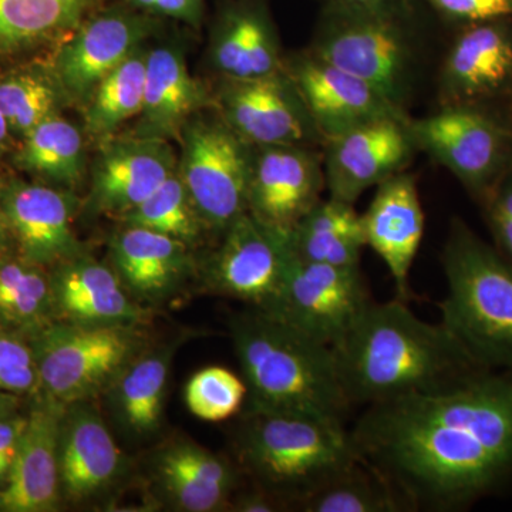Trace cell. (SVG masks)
I'll use <instances>...</instances> for the list:
<instances>
[{"label":"cell","instance_id":"cell-1","mask_svg":"<svg viewBox=\"0 0 512 512\" xmlns=\"http://www.w3.org/2000/svg\"><path fill=\"white\" fill-rule=\"evenodd\" d=\"M349 433L410 511L467 510L512 484V370L369 404Z\"/></svg>","mask_w":512,"mask_h":512},{"label":"cell","instance_id":"cell-2","mask_svg":"<svg viewBox=\"0 0 512 512\" xmlns=\"http://www.w3.org/2000/svg\"><path fill=\"white\" fill-rule=\"evenodd\" d=\"M407 303L373 301L332 348L352 407L443 392L490 372L441 323L420 319Z\"/></svg>","mask_w":512,"mask_h":512},{"label":"cell","instance_id":"cell-3","mask_svg":"<svg viewBox=\"0 0 512 512\" xmlns=\"http://www.w3.org/2000/svg\"><path fill=\"white\" fill-rule=\"evenodd\" d=\"M436 18L423 0L322 6L308 50L407 113L426 72Z\"/></svg>","mask_w":512,"mask_h":512},{"label":"cell","instance_id":"cell-4","mask_svg":"<svg viewBox=\"0 0 512 512\" xmlns=\"http://www.w3.org/2000/svg\"><path fill=\"white\" fill-rule=\"evenodd\" d=\"M228 328L247 384V409L306 413L346 423L352 404L330 346L251 306L231 316Z\"/></svg>","mask_w":512,"mask_h":512},{"label":"cell","instance_id":"cell-5","mask_svg":"<svg viewBox=\"0 0 512 512\" xmlns=\"http://www.w3.org/2000/svg\"><path fill=\"white\" fill-rule=\"evenodd\" d=\"M232 446L242 476L295 510L359 461L345 423L306 413L247 409Z\"/></svg>","mask_w":512,"mask_h":512},{"label":"cell","instance_id":"cell-6","mask_svg":"<svg viewBox=\"0 0 512 512\" xmlns=\"http://www.w3.org/2000/svg\"><path fill=\"white\" fill-rule=\"evenodd\" d=\"M441 265V325L487 370H512V264L460 218L451 221Z\"/></svg>","mask_w":512,"mask_h":512},{"label":"cell","instance_id":"cell-7","mask_svg":"<svg viewBox=\"0 0 512 512\" xmlns=\"http://www.w3.org/2000/svg\"><path fill=\"white\" fill-rule=\"evenodd\" d=\"M39 390L50 402H89L107 390L117 373L143 350L136 326H90L53 320L30 342Z\"/></svg>","mask_w":512,"mask_h":512},{"label":"cell","instance_id":"cell-8","mask_svg":"<svg viewBox=\"0 0 512 512\" xmlns=\"http://www.w3.org/2000/svg\"><path fill=\"white\" fill-rule=\"evenodd\" d=\"M372 302L360 265L318 264L295 254L274 295L256 309L335 348Z\"/></svg>","mask_w":512,"mask_h":512},{"label":"cell","instance_id":"cell-9","mask_svg":"<svg viewBox=\"0 0 512 512\" xmlns=\"http://www.w3.org/2000/svg\"><path fill=\"white\" fill-rule=\"evenodd\" d=\"M417 150L446 167L478 201L512 167V124L488 107L448 106L410 119Z\"/></svg>","mask_w":512,"mask_h":512},{"label":"cell","instance_id":"cell-10","mask_svg":"<svg viewBox=\"0 0 512 512\" xmlns=\"http://www.w3.org/2000/svg\"><path fill=\"white\" fill-rule=\"evenodd\" d=\"M254 147L222 119H200L184 127L181 180L205 228L224 234L248 212Z\"/></svg>","mask_w":512,"mask_h":512},{"label":"cell","instance_id":"cell-11","mask_svg":"<svg viewBox=\"0 0 512 512\" xmlns=\"http://www.w3.org/2000/svg\"><path fill=\"white\" fill-rule=\"evenodd\" d=\"M293 255L291 232L268 227L245 212L225 229L202 279L208 291L262 308L281 284Z\"/></svg>","mask_w":512,"mask_h":512},{"label":"cell","instance_id":"cell-12","mask_svg":"<svg viewBox=\"0 0 512 512\" xmlns=\"http://www.w3.org/2000/svg\"><path fill=\"white\" fill-rule=\"evenodd\" d=\"M218 107L222 119L249 146L325 147L286 70L262 79H225Z\"/></svg>","mask_w":512,"mask_h":512},{"label":"cell","instance_id":"cell-13","mask_svg":"<svg viewBox=\"0 0 512 512\" xmlns=\"http://www.w3.org/2000/svg\"><path fill=\"white\" fill-rule=\"evenodd\" d=\"M137 10L104 6L64 40L52 72L64 94L90 99L96 87L137 52L154 26L148 13Z\"/></svg>","mask_w":512,"mask_h":512},{"label":"cell","instance_id":"cell-14","mask_svg":"<svg viewBox=\"0 0 512 512\" xmlns=\"http://www.w3.org/2000/svg\"><path fill=\"white\" fill-rule=\"evenodd\" d=\"M512 94V18L461 25L441 62V107H487Z\"/></svg>","mask_w":512,"mask_h":512},{"label":"cell","instance_id":"cell-15","mask_svg":"<svg viewBox=\"0 0 512 512\" xmlns=\"http://www.w3.org/2000/svg\"><path fill=\"white\" fill-rule=\"evenodd\" d=\"M285 70L326 143L375 121L410 119L369 83L309 50L285 60Z\"/></svg>","mask_w":512,"mask_h":512},{"label":"cell","instance_id":"cell-16","mask_svg":"<svg viewBox=\"0 0 512 512\" xmlns=\"http://www.w3.org/2000/svg\"><path fill=\"white\" fill-rule=\"evenodd\" d=\"M326 188L323 151L316 147H254L248 212L268 227L292 232Z\"/></svg>","mask_w":512,"mask_h":512},{"label":"cell","instance_id":"cell-17","mask_svg":"<svg viewBox=\"0 0 512 512\" xmlns=\"http://www.w3.org/2000/svg\"><path fill=\"white\" fill-rule=\"evenodd\" d=\"M410 119L375 121L329 140L323 147L329 197L355 205L363 192L406 171L419 151L410 134Z\"/></svg>","mask_w":512,"mask_h":512},{"label":"cell","instance_id":"cell-18","mask_svg":"<svg viewBox=\"0 0 512 512\" xmlns=\"http://www.w3.org/2000/svg\"><path fill=\"white\" fill-rule=\"evenodd\" d=\"M2 204L20 258L53 268L82 252L74 235L77 198L72 192L16 180L3 185Z\"/></svg>","mask_w":512,"mask_h":512},{"label":"cell","instance_id":"cell-19","mask_svg":"<svg viewBox=\"0 0 512 512\" xmlns=\"http://www.w3.org/2000/svg\"><path fill=\"white\" fill-rule=\"evenodd\" d=\"M366 247L382 258L396 286V298H413L410 272L424 235V212L416 178L406 171L377 185L369 208L362 215Z\"/></svg>","mask_w":512,"mask_h":512},{"label":"cell","instance_id":"cell-20","mask_svg":"<svg viewBox=\"0 0 512 512\" xmlns=\"http://www.w3.org/2000/svg\"><path fill=\"white\" fill-rule=\"evenodd\" d=\"M64 410L62 404L42 397L30 413L18 454L0 488V511L49 512L59 508V436Z\"/></svg>","mask_w":512,"mask_h":512},{"label":"cell","instance_id":"cell-21","mask_svg":"<svg viewBox=\"0 0 512 512\" xmlns=\"http://www.w3.org/2000/svg\"><path fill=\"white\" fill-rule=\"evenodd\" d=\"M89 402L64 410L59 436L62 498L84 503L113 487L123 473L124 457L109 427Z\"/></svg>","mask_w":512,"mask_h":512},{"label":"cell","instance_id":"cell-22","mask_svg":"<svg viewBox=\"0 0 512 512\" xmlns=\"http://www.w3.org/2000/svg\"><path fill=\"white\" fill-rule=\"evenodd\" d=\"M55 320L90 326H137L146 316L114 269L80 254L49 275Z\"/></svg>","mask_w":512,"mask_h":512},{"label":"cell","instance_id":"cell-23","mask_svg":"<svg viewBox=\"0 0 512 512\" xmlns=\"http://www.w3.org/2000/svg\"><path fill=\"white\" fill-rule=\"evenodd\" d=\"M174 173V153L164 138L136 136L111 143L94 165L90 195L93 208L121 218Z\"/></svg>","mask_w":512,"mask_h":512},{"label":"cell","instance_id":"cell-24","mask_svg":"<svg viewBox=\"0 0 512 512\" xmlns=\"http://www.w3.org/2000/svg\"><path fill=\"white\" fill-rule=\"evenodd\" d=\"M111 259L128 295L140 302L170 298L192 268L187 244L128 225L111 242Z\"/></svg>","mask_w":512,"mask_h":512},{"label":"cell","instance_id":"cell-25","mask_svg":"<svg viewBox=\"0 0 512 512\" xmlns=\"http://www.w3.org/2000/svg\"><path fill=\"white\" fill-rule=\"evenodd\" d=\"M214 63L229 80H254L285 70L274 23L262 0H238L222 12Z\"/></svg>","mask_w":512,"mask_h":512},{"label":"cell","instance_id":"cell-26","mask_svg":"<svg viewBox=\"0 0 512 512\" xmlns=\"http://www.w3.org/2000/svg\"><path fill=\"white\" fill-rule=\"evenodd\" d=\"M210 103V97L188 72L183 57L161 47L147 55L146 89L136 136L167 138L187 126L192 113Z\"/></svg>","mask_w":512,"mask_h":512},{"label":"cell","instance_id":"cell-27","mask_svg":"<svg viewBox=\"0 0 512 512\" xmlns=\"http://www.w3.org/2000/svg\"><path fill=\"white\" fill-rule=\"evenodd\" d=\"M177 343L141 350L117 373L107 387L114 416L121 427L138 439L161 429L165 392Z\"/></svg>","mask_w":512,"mask_h":512},{"label":"cell","instance_id":"cell-28","mask_svg":"<svg viewBox=\"0 0 512 512\" xmlns=\"http://www.w3.org/2000/svg\"><path fill=\"white\" fill-rule=\"evenodd\" d=\"M107 0H0V55L72 35Z\"/></svg>","mask_w":512,"mask_h":512},{"label":"cell","instance_id":"cell-29","mask_svg":"<svg viewBox=\"0 0 512 512\" xmlns=\"http://www.w3.org/2000/svg\"><path fill=\"white\" fill-rule=\"evenodd\" d=\"M293 251L298 258L318 264L360 265L366 247L362 215L355 205L335 200H320L291 232Z\"/></svg>","mask_w":512,"mask_h":512},{"label":"cell","instance_id":"cell-30","mask_svg":"<svg viewBox=\"0 0 512 512\" xmlns=\"http://www.w3.org/2000/svg\"><path fill=\"white\" fill-rule=\"evenodd\" d=\"M15 163L49 183L74 187L84 175L82 133L70 121L55 114L22 138Z\"/></svg>","mask_w":512,"mask_h":512},{"label":"cell","instance_id":"cell-31","mask_svg":"<svg viewBox=\"0 0 512 512\" xmlns=\"http://www.w3.org/2000/svg\"><path fill=\"white\" fill-rule=\"evenodd\" d=\"M53 320L52 286L42 266L0 255V322L35 332Z\"/></svg>","mask_w":512,"mask_h":512},{"label":"cell","instance_id":"cell-32","mask_svg":"<svg viewBox=\"0 0 512 512\" xmlns=\"http://www.w3.org/2000/svg\"><path fill=\"white\" fill-rule=\"evenodd\" d=\"M147 56L134 53L96 87L86 111V130L107 137L141 113L146 89Z\"/></svg>","mask_w":512,"mask_h":512},{"label":"cell","instance_id":"cell-33","mask_svg":"<svg viewBox=\"0 0 512 512\" xmlns=\"http://www.w3.org/2000/svg\"><path fill=\"white\" fill-rule=\"evenodd\" d=\"M305 512H406L409 505L362 461L323 485L299 507Z\"/></svg>","mask_w":512,"mask_h":512},{"label":"cell","instance_id":"cell-34","mask_svg":"<svg viewBox=\"0 0 512 512\" xmlns=\"http://www.w3.org/2000/svg\"><path fill=\"white\" fill-rule=\"evenodd\" d=\"M62 94L55 74L36 67L16 70L0 77V113L13 134L23 138L57 114Z\"/></svg>","mask_w":512,"mask_h":512},{"label":"cell","instance_id":"cell-35","mask_svg":"<svg viewBox=\"0 0 512 512\" xmlns=\"http://www.w3.org/2000/svg\"><path fill=\"white\" fill-rule=\"evenodd\" d=\"M128 227L160 232L188 247L201 238L205 225L178 173L164 181L147 200L121 217Z\"/></svg>","mask_w":512,"mask_h":512},{"label":"cell","instance_id":"cell-36","mask_svg":"<svg viewBox=\"0 0 512 512\" xmlns=\"http://www.w3.org/2000/svg\"><path fill=\"white\" fill-rule=\"evenodd\" d=\"M157 474H171L217 491L232 501L242 473L237 463L218 456L192 441H175L157 458Z\"/></svg>","mask_w":512,"mask_h":512},{"label":"cell","instance_id":"cell-37","mask_svg":"<svg viewBox=\"0 0 512 512\" xmlns=\"http://www.w3.org/2000/svg\"><path fill=\"white\" fill-rule=\"evenodd\" d=\"M185 404L197 419L225 421L241 413L248 389L242 376L222 366L204 367L188 380Z\"/></svg>","mask_w":512,"mask_h":512},{"label":"cell","instance_id":"cell-38","mask_svg":"<svg viewBox=\"0 0 512 512\" xmlns=\"http://www.w3.org/2000/svg\"><path fill=\"white\" fill-rule=\"evenodd\" d=\"M39 390V370L30 343L0 330V392Z\"/></svg>","mask_w":512,"mask_h":512},{"label":"cell","instance_id":"cell-39","mask_svg":"<svg viewBox=\"0 0 512 512\" xmlns=\"http://www.w3.org/2000/svg\"><path fill=\"white\" fill-rule=\"evenodd\" d=\"M444 22L454 25L512 18V0H423Z\"/></svg>","mask_w":512,"mask_h":512},{"label":"cell","instance_id":"cell-40","mask_svg":"<svg viewBox=\"0 0 512 512\" xmlns=\"http://www.w3.org/2000/svg\"><path fill=\"white\" fill-rule=\"evenodd\" d=\"M128 5L148 15L167 16L198 26L204 16V5L192 0H126Z\"/></svg>","mask_w":512,"mask_h":512},{"label":"cell","instance_id":"cell-41","mask_svg":"<svg viewBox=\"0 0 512 512\" xmlns=\"http://www.w3.org/2000/svg\"><path fill=\"white\" fill-rule=\"evenodd\" d=\"M28 417L10 416L0 420V464L9 474L25 433Z\"/></svg>","mask_w":512,"mask_h":512},{"label":"cell","instance_id":"cell-42","mask_svg":"<svg viewBox=\"0 0 512 512\" xmlns=\"http://www.w3.org/2000/svg\"><path fill=\"white\" fill-rule=\"evenodd\" d=\"M282 504L275 500L272 495L265 493L261 488L238 493L232 498L229 510L238 512H271L282 510Z\"/></svg>","mask_w":512,"mask_h":512},{"label":"cell","instance_id":"cell-43","mask_svg":"<svg viewBox=\"0 0 512 512\" xmlns=\"http://www.w3.org/2000/svg\"><path fill=\"white\" fill-rule=\"evenodd\" d=\"M19 404L18 394L9 392H0V420L13 416L16 407Z\"/></svg>","mask_w":512,"mask_h":512},{"label":"cell","instance_id":"cell-44","mask_svg":"<svg viewBox=\"0 0 512 512\" xmlns=\"http://www.w3.org/2000/svg\"><path fill=\"white\" fill-rule=\"evenodd\" d=\"M12 128H10L8 120L5 119L2 113H0V157L10 150L12 147L13 138H15Z\"/></svg>","mask_w":512,"mask_h":512},{"label":"cell","instance_id":"cell-45","mask_svg":"<svg viewBox=\"0 0 512 512\" xmlns=\"http://www.w3.org/2000/svg\"><path fill=\"white\" fill-rule=\"evenodd\" d=\"M2 188L3 185L0 184V255L3 254L6 247H8L10 239H12V235H10L8 221H6L5 211H3L2 204Z\"/></svg>","mask_w":512,"mask_h":512},{"label":"cell","instance_id":"cell-46","mask_svg":"<svg viewBox=\"0 0 512 512\" xmlns=\"http://www.w3.org/2000/svg\"><path fill=\"white\" fill-rule=\"evenodd\" d=\"M320 6H349L363 5V3L376 2V0H318Z\"/></svg>","mask_w":512,"mask_h":512},{"label":"cell","instance_id":"cell-47","mask_svg":"<svg viewBox=\"0 0 512 512\" xmlns=\"http://www.w3.org/2000/svg\"><path fill=\"white\" fill-rule=\"evenodd\" d=\"M6 477H8V473H6L5 468L0 464V481H5Z\"/></svg>","mask_w":512,"mask_h":512}]
</instances>
